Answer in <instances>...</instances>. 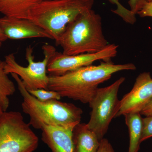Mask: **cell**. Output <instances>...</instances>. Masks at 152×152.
I'll use <instances>...</instances> for the list:
<instances>
[{
	"label": "cell",
	"mask_w": 152,
	"mask_h": 152,
	"mask_svg": "<svg viewBox=\"0 0 152 152\" xmlns=\"http://www.w3.org/2000/svg\"><path fill=\"white\" fill-rule=\"evenodd\" d=\"M97 152H115L111 144L107 139L100 141V144Z\"/></svg>",
	"instance_id": "44dd1931"
},
{
	"label": "cell",
	"mask_w": 152,
	"mask_h": 152,
	"mask_svg": "<svg viewBox=\"0 0 152 152\" xmlns=\"http://www.w3.org/2000/svg\"><path fill=\"white\" fill-rule=\"evenodd\" d=\"M151 1V0H148V1Z\"/></svg>",
	"instance_id": "484cf974"
},
{
	"label": "cell",
	"mask_w": 152,
	"mask_h": 152,
	"mask_svg": "<svg viewBox=\"0 0 152 152\" xmlns=\"http://www.w3.org/2000/svg\"><path fill=\"white\" fill-rule=\"evenodd\" d=\"M2 45V42H1V41H0V48L1 47Z\"/></svg>",
	"instance_id": "cb8c5ba5"
},
{
	"label": "cell",
	"mask_w": 152,
	"mask_h": 152,
	"mask_svg": "<svg viewBox=\"0 0 152 152\" xmlns=\"http://www.w3.org/2000/svg\"><path fill=\"white\" fill-rule=\"evenodd\" d=\"M125 80V77H121L108 86L98 88L89 103L91 112L87 125L100 141L104 138L112 120L115 118L120 101L118 93Z\"/></svg>",
	"instance_id": "52a82bcc"
},
{
	"label": "cell",
	"mask_w": 152,
	"mask_h": 152,
	"mask_svg": "<svg viewBox=\"0 0 152 152\" xmlns=\"http://www.w3.org/2000/svg\"><path fill=\"white\" fill-rule=\"evenodd\" d=\"M34 48L31 45L26 49V58L28 62L27 66H23L17 62L14 53L5 57V72L9 75L15 74L20 77L28 91L44 89H48L49 75H47V67L49 60L56 51L54 47L45 44L42 47L44 58L36 62L33 55Z\"/></svg>",
	"instance_id": "8992f818"
},
{
	"label": "cell",
	"mask_w": 152,
	"mask_h": 152,
	"mask_svg": "<svg viewBox=\"0 0 152 152\" xmlns=\"http://www.w3.org/2000/svg\"><path fill=\"white\" fill-rule=\"evenodd\" d=\"M152 100V78L150 73L140 74L132 89L120 100L115 118L132 113H140Z\"/></svg>",
	"instance_id": "9c48e42d"
},
{
	"label": "cell",
	"mask_w": 152,
	"mask_h": 152,
	"mask_svg": "<svg viewBox=\"0 0 152 152\" xmlns=\"http://www.w3.org/2000/svg\"><path fill=\"white\" fill-rule=\"evenodd\" d=\"M56 43L67 55L96 53L109 44L104 35L102 18L92 9L69 23Z\"/></svg>",
	"instance_id": "3957f363"
},
{
	"label": "cell",
	"mask_w": 152,
	"mask_h": 152,
	"mask_svg": "<svg viewBox=\"0 0 152 152\" xmlns=\"http://www.w3.org/2000/svg\"><path fill=\"white\" fill-rule=\"evenodd\" d=\"M94 0H42L29 11L27 19L42 28L56 43L69 23L91 10Z\"/></svg>",
	"instance_id": "277c9868"
},
{
	"label": "cell",
	"mask_w": 152,
	"mask_h": 152,
	"mask_svg": "<svg viewBox=\"0 0 152 152\" xmlns=\"http://www.w3.org/2000/svg\"><path fill=\"white\" fill-rule=\"evenodd\" d=\"M141 115L147 116L152 114V100L142 110L140 113Z\"/></svg>",
	"instance_id": "7402d4cb"
},
{
	"label": "cell",
	"mask_w": 152,
	"mask_h": 152,
	"mask_svg": "<svg viewBox=\"0 0 152 152\" xmlns=\"http://www.w3.org/2000/svg\"><path fill=\"white\" fill-rule=\"evenodd\" d=\"M3 112V111L0 108V114H1Z\"/></svg>",
	"instance_id": "d4e9b609"
},
{
	"label": "cell",
	"mask_w": 152,
	"mask_h": 152,
	"mask_svg": "<svg viewBox=\"0 0 152 152\" xmlns=\"http://www.w3.org/2000/svg\"><path fill=\"white\" fill-rule=\"evenodd\" d=\"M7 39L8 38L4 34L1 29L0 27V41L3 42H5V41L7 40Z\"/></svg>",
	"instance_id": "603a6c76"
},
{
	"label": "cell",
	"mask_w": 152,
	"mask_h": 152,
	"mask_svg": "<svg viewBox=\"0 0 152 152\" xmlns=\"http://www.w3.org/2000/svg\"><path fill=\"white\" fill-rule=\"evenodd\" d=\"M125 123L127 126L129 134V146L128 152H138L141 143L142 118L140 113H132L124 115Z\"/></svg>",
	"instance_id": "5bb4252c"
},
{
	"label": "cell",
	"mask_w": 152,
	"mask_h": 152,
	"mask_svg": "<svg viewBox=\"0 0 152 152\" xmlns=\"http://www.w3.org/2000/svg\"><path fill=\"white\" fill-rule=\"evenodd\" d=\"M28 91L31 95L41 102H48L53 100H60L62 98L58 93L51 90L38 89Z\"/></svg>",
	"instance_id": "e0dca14e"
},
{
	"label": "cell",
	"mask_w": 152,
	"mask_h": 152,
	"mask_svg": "<svg viewBox=\"0 0 152 152\" xmlns=\"http://www.w3.org/2000/svg\"><path fill=\"white\" fill-rule=\"evenodd\" d=\"M136 69L132 63L115 64L111 61L102 62L99 65L83 67L61 75H49L48 89L57 92L61 97L89 104L98 86L114 74Z\"/></svg>",
	"instance_id": "6da1fadb"
},
{
	"label": "cell",
	"mask_w": 152,
	"mask_h": 152,
	"mask_svg": "<svg viewBox=\"0 0 152 152\" xmlns=\"http://www.w3.org/2000/svg\"><path fill=\"white\" fill-rule=\"evenodd\" d=\"M74 128L45 126L41 130L42 140L52 152H73Z\"/></svg>",
	"instance_id": "8fae6325"
},
{
	"label": "cell",
	"mask_w": 152,
	"mask_h": 152,
	"mask_svg": "<svg viewBox=\"0 0 152 152\" xmlns=\"http://www.w3.org/2000/svg\"><path fill=\"white\" fill-rule=\"evenodd\" d=\"M42 0H0V13L5 17L27 19L29 11Z\"/></svg>",
	"instance_id": "4fadbf2b"
},
{
	"label": "cell",
	"mask_w": 152,
	"mask_h": 152,
	"mask_svg": "<svg viewBox=\"0 0 152 152\" xmlns=\"http://www.w3.org/2000/svg\"><path fill=\"white\" fill-rule=\"evenodd\" d=\"M5 61L0 60V108L7 111L10 106L9 97L15 92L13 82L9 78L4 71Z\"/></svg>",
	"instance_id": "9a60e30c"
},
{
	"label": "cell",
	"mask_w": 152,
	"mask_h": 152,
	"mask_svg": "<svg viewBox=\"0 0 152 152\" xmlns=\"http://www.w3.org/2000/svg\"><path fill=\"white\" fill-rule=\"evenodd\" d=\"M118 46L109 44L100 51L92 53L67 55L56 51L51 57L48 64L47 72L49 75L59 76L76 69L92 65L97 61H111L118 53Z\"/></svg>",
	"instance_id": "ba28073f"
},
{
	"label": "cell",
	"mask_w": 152,
	"mask_h": 152,
	"mask_svg": "<svg viewBox=\"0 0 152 152\" xmlns=\"http://www.w3.org/2000/svg\"><path fill=\"white\" fill-rule=\"evenodd\" d=\"M142 130L141 142L152 137V114L142 118Z\"/></svg>",
	"instance_id": "ac0fdd59"
},
{
	"label": "cell",
	"mask_w": 152,
	"mask_h": 152,
	"mask_svg": "<svg viewBox=\"0 0 152 152\" xmlns=\"http://www.w3.org/2000/svg\"><path fill=\"white\" fill-rule=\"evenodd\" d=\"M0 27L8 39L18 40L33 38L51 39L42 28L28 19L4 16L0 18Z\"/></svg>",
	"instance_id": "30bf717a"
},
{
	"label": "cell",
	"mask_w": 152,
	"mask_h": 152,
	"mask_svg": "<svg viewBox=\"0 0 152 152\" xmlns=\"http://www.w3.org/2000/svg\"><path fill=\"white\" fill-rule=\"evenodd\" d=\"M38 145L39 138L21 113L0 114V152H34Z\"/></svg>",
	"instance_id": "5b68a950"
},
{
	"label": "cell",
	"mask_w": 152,
	"mask_h": 152,
	"mask_svg": "<svg viewBox=\"0 0 152 152\" xmlns=\"http://www.w3.org/2000/svg\"><path fill=\"white\" fill-rule=\"evenodd\" d=\"M116 6L115 10H112L111 11L114 14L121 17L127 23L134 24L135 23L136 18L135 14L133 13L130 10L126 8L120 3L119 0H107Z\"/></svg>",
	"instance_id": "2e32d148"
},
{
	"label": "cell",
	"mask_w": 152,
	"mask_h": 152,
	"mask_svg": "<svg viewBox=\"0 0 152 152\" xmlns=\"http://www.w3.org/2000/svg\"><path fill=\"white\" fill-rule=\"evenodd\" d=\"M11 75L23 97L22 110L29 117L30 126L40 130L45 126L74 128L80 123L83 113L80 108L57 100L45 102L38 100L28 92L18 75Z\"/></svg>",
	"instance_id": "7a4b0ae2"
},
{
	"label": "cell",
	"mask_w": 152,
	"mask_h": 152,
	"mask_svg": "<svg viewBox=\"0 0 152 152\" xmlns=\"http://www.w3.org/2000/svg\"><path fill=\"white\" fill-rule=\"evenodd\" d=\"M148 0H129L130 10L134 14H137L146 4Z\"/></svg>",
	"instance_id": "d6986e66"
},
{
	"label": "cell",
	"mask_w": 152,
	"mask_h": 152,
	"mask_svg": "<svg viewBox=\"0 0 152 152\" xmlns=\"http://www.w3.org/2000/svg\"><path fill=\"white\" fill-rule=\"evenodd\" d=\"M73 152H97L100 141L87 124L79 123L72 134Z\"/></svg>",
	"instance_id": "7c38bea8"
},
{
	"label": "cell",
	"mask_w": 152,
	"mask_h": 152,
	"mask_svg": "<svg viewBox=\"0 0 152 152\" xmlns=\"http://www.w3.org/2000/svg\"><path fill=\"white\" fill-rule=\"evenodd\" d=\"M141 17H152V0L148 1L137 13Z\"/></svg>",
	"instance_id": "ffe728a7"
}]
</instances>
